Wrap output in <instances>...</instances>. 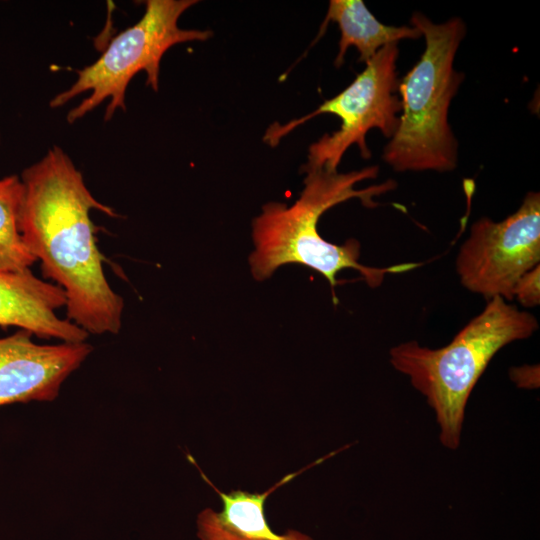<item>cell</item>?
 <instances>
[{
	"label": "cell",
	"mask_w": 540,
	"mask_h": 540,
	"mask_svg": "<svg viewBox=\"0 0 540 540\" xmlns=\"http://www.w3.org/2000/svg\"><path fill=\"white\" fill-rule=\"evenodd\" d=\"M378 172L379 167L375 165L347 173L324 168L308 171L304 188L293 205L276 202L264 205L252 225L255 249L249 263L253 277L262 281L284 264H301L322 274L334 292L336 276L344 269L357 270L366 283L375 288L382 284L386 274L404 272L421 265L365 266L359 263L360 243L356 239L337 245L324 240L318 233L321 215L333 206L357 198L364 206L375 207L377 203L373 197L396 187L395 181L389 179L364 189H355L357 183L376 178Z\"/></svg>",
	"instance_id": "obj_2"
},
{
	"label": "cell",
	"mask_w": 540,
	"mask_h": 540,
	"mask_svg": "<svg viewBox=\"0 0 540 540\" xmlns=\"http://www.w3.org/2000/svg\"><path fill=\"white\" fill-rule=\"evenodd\" d=\"M410 23L425 39L417 63L399 79V125L382 158L397 172H450L457 167L458 143L449 124L452 99L464 79L454 59L466 34L459 17L437 24L414 12Z\"/></svg>",
	"instance_id": "obj_4"
},
{
	"label": "cell",
	"mask_w": 540,
	"mask_h": 540,
	"mask_svg": "<svg viewBox=\"0 0 540 540\" xmlns=\"http://www.w3.org/2000/svg\"><path fill=\"white\" fill-rule=\"evenodd\" d=\"M20 178V234L40 261L43 277L64 291L66 318L89 335L118 334L125 302L106 279L90 212L117 214L92 195L81 172L58 146Z\"/></svg>",
	"instance_id": "obj_1"
},
{
	"label": "cell",
	"mask_w": 540,
	"mask_h": 540,
	"mask_svg": "<svg viewBox=\"0 0 540 540\" xmlns=\"http://www.w3.org/2000/svg\"><path fill=\"white\" fill-rule=\"evenodd\" d=\"M540 262V195L529 192L507 218L475 221L456 257L461 284L487 300H513L518 279Z\"/></svg>",
	"instance_id": "obj_7"
},
{
	"label": "cell",
	"mask_w": 540,
	"mask_h": 540,
	"mask_svg": "<svg viewBox=\"0 0 540 540\" xmlns=\"http://www.w3.org/2000/svg\"><path fill=\"white\" fill-rule=\"evenodd\" d=\"M141 19L119 33L106 50L91 65L76 71L77 79L67 90L58 93L50 101L51 108L65 105L74 97L89 95L67 114L72 124L110 98L104 120L114 113L126 110L125 94L131 79L140 71L147 75L146 84L155 92L159 89L160 62L172 46L189 42L205 41L212 37L211 30L182 29L179 17L197 0H147Z\"/></svg>",
	"instance_id": "obj_5"
},
{
	"label": "cell",
	"mask_w": 540,
	"mask_h": 540,
	"mask_svg": "<svg viewBox=\"0 0 540 540\" xmlns=\"http://www.w3.org/2000/svg\"><path fill=\"white\" fill-rule=\"evenodd\" d=\"M511 380L521 388L534 389L539 386V366L525 365L510 369Z\"/></svg>",
	"instance_id": "obj_14"
},
{
	"label": "cell",
	"mask_w": 540,
	"mask_h": 540,
	"mask_svg": "<svg viewBox=\"0 0 540 540\" xmlns=\"http://www.w3.org/2000/svg\"><path fill=\"white\" fill-rule=\"evenodd\" d=\"M292 473L263 493L233 490L223 493L203 474L204 480L217 492L223 508L215 512L206 508L197 517V535L200 540H313L296 530L284 534L275 533L265 517V500L281 485L300 474Z\"/></svg>",
	"instance_id": "obj_10"
},
{
	"label": "cell",
	"mask_w": 540,
	"mask_h": 540,
	"mask_svg": "<svg viewBox=\"0 0 540 540\" xmlns=\"http://www.w3.org/2000/svg\"><path fill=\"white\" fill-rule=\"evenodd\" d=\"M23 184L17 175L0 179V269L16 271L36 262L19 230Z\"/></svg>",
	"instance_id": "obj_12"
},
{
	"label": "cell",
	"mask_w": 540,
	"mask_h": 540,
	"mask_svg": "<svg viewBox=\"0 0 540 540\" xmlns=\"http://www.w3.org/2000/svg\"><path fill=\"white\" fill-rule=\"evenodd\" d=\"M540 267L535 266L524 273L513 289V299H517L524 307H535L540 303Z\"/></svg>",
	"instance_id": "obj_13"
},
{
	"label": "cell",
	"mask_w": 540,
	"mask_h": 540,
	"mask_svg": "<svg viewBox=\"0 0 540 540\" xmlns=\"http://www.w3.org/2000/svg\"><path fill=\"white\" fill-rule=\"evenodd\" d=\"M330 21L337 23L341 32L339 51L334 61L336 68L343 64L350 46L358 50V62L366 64L385 45L422 36L421 32L412 26L382 24L361 0H331L319 36Z\"/></svg>",
	"instance_id": "obj_11"
},
{
	"label": "cell",
	"mask_w": 540,
	"mask_h": 540,
	"mask_svg": "<svg viewBox=\"0 0 540 540\" xmlns=\"http://www.w3.org/2000/svg\"><path fill=\"white\" fill-rule=\"evenodd\" d=\"M19 329L0 338V406L55 400L64 381L93 351L87 342L37 344Z\"/></svg>",
	"instance_id": "obj_8"
},
{
	"label": "cell",
	"mask_w": 540,
	"mask_h": 540,
	"mask_svg": "<svg viewBox=\"0 0 540 540\" xmlns=\"http://www.w3.org/2000/svg\"><path fill=\"white\" fill-rule=\"evenodd\" d=\"M397 44L390 43L382 47L349 86L311 113L286 124H271L262 138L263 141L275 147L298 126L318 115L328 113L341 119V127L331 134H324L310 145L308 161L302 166V171L306 173L322 168L337 171L344 153L352 144L358 146L364 159H369L371 152L366 143L367 132L378 128L390 139L399 125L398 114L401 113L402 105L396 94L399 85L396 72L399 54Z\"/></svg>",
	"instance_id": "obj_6"
},
{
	"label": "cell",
	"mask_w": 540,
	"mask_h": 540,
	"mask_svg": "<svg viewBox=\"0 0 540 540\" xmlns=\"http://www.w3.org/2000/svg\"><path fill=\"white\" fill-rule=\"evenodd\" d=\"M537 328L531 313L494 297L444 347L430 349L408 341L391 348L392 366L409 377L434 411L444 447H459L467 401L493 356Z\"/></svg>",
	"instance_id": "obj_3"
},
{
	"label": "cell",
	"mask_w": 540,
	"mask_h": 540,
	"mask_svg": "<svg viewBox=\"0 0 540 540\" xmlns=\"http://www.w3.org/2000/svg\"><path fill=\"white\" fill-rule=\"evenodd\" d=\"M66 305L64 291L25 268L0 269V326H16L39 338L86 342L89 334L56 311Z\"/></svg>",
	"instance_id": "obj_9"
}]
</instances>
